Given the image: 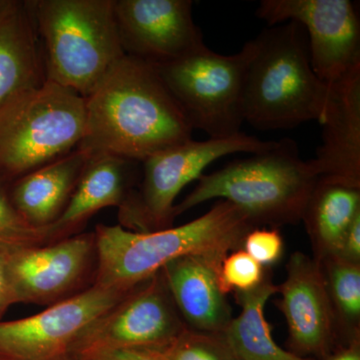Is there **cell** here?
<instances>
[{
  "mask_svg": "<svg viewBox=\"0 0 360 360\" xmlns=\"http://www.w3.org/2000/svg\"><path fill=\"white\" fill-rule=\"evenodd\" d=\"M132 290L94 284L32 316L0 321V359L56 360L70 354L85 330Z\"/></svg>",
  "mask_w": 360,
  "mask_h": 360,
  "instance_id": "8fae6325",
  "label": "cell"
},
{
  "mask_svg": "<svg viewBox=\"0 0 360 360\" xmlns=\"http://www.w3.org/2000/svg\"><path fill=\"white\" fill-rule=\"evenodd\" d=\"M23 4L25 1H18V0H0V23L18 13L23 6Z\"/></svg>",
  "mask_w": 360,
  "mask_h": 360,
  "instance_id": "4dcf8cb0",
  "label": "cell"
},
{
  "mask_svg": "<svg viewBox=\"0 0 360 360\" xmlns=\"http://www.w3.org/2000/svg\"><path fill=\"white\" fill-rule=\"evenodd\" d=\"M198 180L195 188L175 205L174 219L200 203L221 198L240 208L255 227H278L302 219L319 177L309 160H302L296 142L286 137Z\"/></svg>",
  "mask_w": 360,
  "mask_h": 360,
  "instance_id": "277c9868",
  "label": "cell"
},
{
  "mask_svg": "<svg viewBox=\"0 0 360 360\" xmlns=\"http://www.w3.org/2000/svg\"><path fill=\"white\" fill-rule=\"evenodd\" d=\"M1 248L16 303L51 307L87 290L96 281L94 231L47 245Z\"/></svg>",
  "mask_w": 360,
  "mask_h": 360,
  "instance_id": "9c48e42d",
  "label": "cell"
},
{
  "mask_svg": "<svg viewBox=\"0 0 360 360\" xmlns=\"http://www.w3.org/2000/svg\"><path fill=\"white\" fill-rule=\"evenodd\" d=\"M266 276L264 267L243 248L229 253L219 269L220 286L225 295L232 291L245 292L255 290Z\"/></svg>",
  "mask_w": 360,
  "mask_h": 360,
  "instance_id": "d4e9b609",
  "label": "cell"
},
{
  "mask_svg": "<svg viewBox=\"0 0 360 360\" xmlns=\"http://www.w3.org/2000/svg\"><path fill=\"white\" fill-rule=\"evenodd\" d=\"M141 165L120 156L92 155L65 212L47 229V243L80 233L87 220L103 208L120 207L137 184Z\"/></svg>",
  "mask_w": 360,
  "mask_h": 360,
  "instance_id": "e0dca14e",
  "label": "cell"
},
{
  "mask_svg": "<svg viewBox=\"0 0 360 360\" xmlns=\"http://www.w3.org/2000/svg\"><path fill=\"white\" fill-rule=\"evenodd\" d=\"M186 328L160 270L94 321L70 354L78 359L117 348L162 349Z\"/></svg>",
  "mask_w": 360,
  "mask_h": 360,
  "instance_id": "30bf717a",
  "label": "cell"
},
{
  "mask_svg": "<svg viewBox=\"0 0 360 360\" xmlns=\"http://www.w3.org/2000/svg\"><path fill=\"white\" fill-rule=\"evenodd\" d=\"M255 41L231 56L208 47L184 58L153 65L184 110L193 129L210 139L239 134L243 117L245 75Z\"/></svg>",
  "mask_w": 360,
  "mask_h": 360,
  "instance_id": "ba28073f",
  "label": "cell"
},
{
  "mask_svg": "<svg viewBox=\"0 0 360 360\" xmlns=\"http://www.w3.org/2000/svg\"><path fill=\"white\" fill-rule=\"evenodd\" d=\"M360 214V188L319 180L302 219L317 262L340 253L350 225Z\"/></svg>",
  "mask_w": 360,
  "mask_h": 360,
  "instance_id": "ffe728a7",
  "label": "cell"
},
{
  "mask_svg": "<svg viewBox=\"0 0 360 360\" xmlns=\"http://www.w3.org/2000/svg\"><path fill=\"white\" fill-rule=\"evenodd\" d=\"M324 360H360V336L341 345Z\"/></svg>",
  "mask_w": 360,
  "mask_h": 360,
  "instance_id": "f546056e",
  "label": "cell"
},
{
  "mask_svg": "<svg viewBox=\"0 0 360 360\" xmlns=\"http://www.w3.org/2000/svg\"><path fill=\"white\" fill-rule=\"evenodd\" d=\"M77 360H161L158 349L117 348L82 355Z\"/></svg>",
  "mask_w": 360,
  "mask_h": 360,
  "instance_id": "4316f807",
  "label": "cell"
},
{
  "mask_svg": "<svg viewBox=\"0 0 360 360\" xmlns=\"http://www.w3.org/2000/svg\"><path fill=\"white\" fill-rule=\"evenodd\" d=\"M321 264L338 333L347 343L360 336V264L329 257Z\"/></svg>",
  "mask_w": 360,
  "mask_h": 360,
  "instance_id": "7402d4cb",
  "label": "cell"
},
{
  "mask_svg": "<svg viewBox=\"0 0 360 360\" xmlns=\"http://www.w3.org/2000/svg\"><path fill=\"white\" fill-rule=\"evenodd\" d=\"M113 1H27L44 51L47 80L86 98L125 56Z\"/></svg>",
  "mask_w": 360,
  "mask_h": 360,
  "instance_id": "5b68a950",
  "label": "cell"
},
{
  "mask_svg": "<svg viewBox=\"0 0 360 360\" xmlns=\"http://www.w3.org/2000/svg\"><path fill=\"white\" fill-rule=\"evenodd\" d=\"M278 285L267 274L255 290L236 292L240 314L232 319L222 335L239 360H317L298 356L279 347L272 338L271 328L265 319L264 307Z\"/></svg>",
  "mask_w": 360,
  "mask_h": 360,
  "instance_id": "44dd1931",
  "label": "cell"
},
{
  "mask_svg": "<svg viewBox=\"0 0 360 360\" xmlns=\"http://www.w3.org/2000/svg\"><path fill=\"white\" fill-rule=\"evenodd\" d=\"M255 14L269 26L295 21L309 37L317 77L331 84L360 65V22L349 0H262Z\"/></svg>",
  "mask_w": 360,
  "mask_h": 360,
  "instance_id": "7c38bea8",
  "label": "cell"
},
{
  "mask_svg": "<svg viewBox=\"0 0 360 360\" xmlns=\"http://www.w3.org/2000/svg\"><path fill=\"white\" fill-rule=\"evenodd\" d=\"M90 158L77 148L14 180L6 187L14 207L33 227L49 229L65 212Z\"/></svg>",
  "mask_w": 360,
  "mask_h": 360,
  "instance_id": "ac0fdd59",
  "label": "cell"
},
{
  "mask_svg": "<svg viewBox=\"0 0 360 360\" xmlns=\"http://www.w3.org/2000/svg\"><path fill=\"white\" fill-rule=\"evenodd\" d=\"M78 148L142 162L193 139V127L150 63L124 56L85 98Z\"/></svg>",
  "mask_w": 360,
  "mask_h": 360,
  "instance_id": "6da1fadb",
  "label": "cell"
},
{
  "mask_svg": "<svg viewBox=\"0 0 360 360\" xmlns=\"http://www.w3.org/2000/svg\"><path fill=\"white\" fill-rule=\"evenodd\" d=\"M253 41L243 90L245 122L259 130L321 122L329 85L312 68L303 26L295 21L269 26Z\"/></svg>",
  "mask_w": 360,
  "mask_h": 360,
  "instance_id": "3957f363",
  "label": "cell"
},
{
  "mask_svg": "<svg viewBox=\"0 0 360 360\" xmlns=\"http://www.w3.org/2000/svg\"><path fill=\"white\" fill-rule=\"evenodd\" d=\"M286 269L285 281L277 291V307L288 323L290 352L326 359L340 347V336L321 264L297 251L291 255Z\"/></svg>",
  "mask_w": 360,
  "mask_h": 360,
  "instance_id": "5bb4252c",
  "label": "cell"
},
{
  "mask_svg": "<svg viewBox=\"0 0 360 360\" xmlns=\"http://www.w3.org/2000/svg\"><path fill=\"white\" fill-rule=\"evenodd\" d=\"M193 6L191 0H115L125 56L160 65L206 49Z\"/></svg>",
  "mask_w": 360,
  "mask_h": 360,
  "instance_id": "4fadbf2b",
  "label": "cell"
},
{
  "mask_svg": "<svg viewBox=\"0 0 360 360\" xmlns=\"http://www.w3.org/2000/svg\"><path fill=\"white\" fill-rule=\"evenodd\" d=\"M239 360V359H238Z\"/></svg>",
  "mask_w": 360,
  "mask_h": 360,
  "instance_id": "836d02e7",
  "label": "cell"
},
{
  "mask_svg": "<svg viewBox=\"0 0 360 360\" xmlns=\"http://www.w3.org/2000/svg\"><path fill=\"white\" fill-rule=\"evenodd\" d=\"M321 124L310 167L319 180L360 188V65L329 84Z\"/></svg>",
  "mask_w": 360,
  "mask_h": 360,
  "instance_id": "9a60e30c",
  "label": "cell"
},
{
  "mask_svg": "<svg viewBox=\"0 0 360 360\" xmlns=\"http://www.w3.org/2000/svg\"><path fill=\"white\" fill-rule=\"evenodd\" d=\"M0 360H4V359H0Z\"/></svg>",
  "mask_w": 360,
  "mask_h": 360,
  "instance_id": "d6a6232c",
  "label": "cell"
},
{
  "mask_svg": "<svg viewBox=\"0 0 360 360\" xmlns=\"http://www.w3.org/2000/svg\"><path fill=\"white\" fill-rule=\"evenodd\" d=\"M15 303L6 257H4V250L0 248V321H2V317L6 314L9 307Z\"/></svg>",
  "mask_w": 360,
  "mask_h": 360,
  "instance_id": "f1b7e54d",
  "label": "cell"
},
{
  "mask_svg": "<svg viewBox=\"0 0 360 360\" xmlns=\"http://www.w3.org/2000/svg\"><path fill=\"white\" fill-rule=\"evenodd\" d=\"M283 248V236L276 229H253L246 234L241 248L265 267L278 262Z\"/></svg>",
  "mask_w": 360,
  "mask_h": 360,
  "instance_id": "484cf974",
  "label": "cell"
},
{
  "mask_svg": "<svg viewBox=\"0 0 360 360\" xmlns=\"http://www.w3.org/2000/svg\"><path fill=\"white\" fill-rule=\"evenodd\" d=\"M221 264L213 258L186 255L161 269L187 328L224 333L231 323V307L219 283Z\"/></svg>",
  "mask_w": 360,
  "mask_h": 360,
  "instance_id": "2e32d148",
  "label": "cell"
},
{
  "mask_svg": "<svg viewBox=\"0 0 360 360\" xmlns=\"http://www.w3.org/2000/svg\"><path fill=\"white\" fill-rule=\"evenodd\" d=\"M253 229L257 227L248 215L225 200L188 224L161 231L136 232L120 224L97 225L94 284L130 290L186 255L222 262L243 248L246 234Z\"/></svg>",
  "mask_w": 360,
  "mask_h": 360,
  "instance_id": "7a4b0ae2",
  "label": "cell"
},
{
  "mask_svg": "<svg viewBox=\"0 0 360 360\" xmlns=\"http://www.w3.org/2000/svg\"><path fill=\"white\" fill-rule=\"evenodd\" d=\"M158 352L161 360H238L222 333H203L188 328Z\"/></svg>",
  "mask_w": 360,
  "mask_h": 360,
  "instance_id": "603a6c76",
  "label": "cell"
},
{
  "mask_svg": "<svg viewBox=\"0 0 360 360\" xmlns=\"http://www.w3.org/2000/svg\"><path fill=\"white\" fill-rule=\"evenodd\" d=\"M274 142L239 132L225 139H191L149 156L141 162L136 187L118 207L120 226L136 232L172 227L177 195L189 182L200 179L210 163L233 153H262Z\"/></svg>",
  "mask_w": 360,
  "mask_h": 360,
  "instance_id": "52a82bcc",
  "label": "cell"
},
{
  "mask_svg": "<svg viewBox=\"0 0 360 360\" xmlns=\"http://www.w3.org/2000/svg\"><path fill=\"white\" fill-rule=\"evenodd\" d=\"M56 360H77L75 359V356H73L72 354H65L63 355V356L58 357V359H56Z\"/></svg>",
  "mask_w": 360,
  "mask_h": 360,
  "instance_id": "1f68e13d",
  "label": "cell"
},
{
  "mask_svg": "<svg viewBox=\"0 0 360 360\" xmlns=\"http://www.w3.org/2000/svg\"><path fill=\"white\" fill-rule=\"evenodd\" d=\"M45 80L44 51L25 1L18 13L0 23V110Z\"/></svg>",
  "mask_w": 360,
  "mask_h": 360,
  "instance_id": "d6986e66",
  "label": "cell"
},
{
  "mask_svg": "<svg viewBox=\"0 0 360 360\" xmlns=\"http://www.w3.org/2000/svg\"><path fill=\"white\" fill-rule=\"evenodd\" d=\"M336 257L360 264V214L350 225L343 239L340 253Z\"/></svg>",
  "mask_w": 360,
  "mask_h": 360,
  "instance_id": "83f0119b",
  "label": "cell"
},
{
  "mask_svg": "<svg viewBox=\"0 0 360 360\" xmlns=\"http://www.w3.org/2000/svg\"><path fill=\"white\" fill-rule=\"evenodd\" d=\"M47 243V229L28 224L14 207L6 186L0 184V246L40 245Z\"/></svg>",
  "mask_w": 360,
  "mask_h": 360,
  "instance_id": "cb8c5ba5",
  "label": "cell"
},
{
  "mask_svg": "<svg viewBox=\"0 0 360 360\" xmlns=\"http://www.w3.org/2000/svg\"><path fill=\"white\" fill-rule=\"evenodd\" d=\"M85 98L45 80L0 110V184L63 158L84 136Z\"/></svg>",
  "mask_w": 360,
  "mask_h": 360,
  "instance_id": "8992f818",
  "label": "cell"
}]
</instances>
